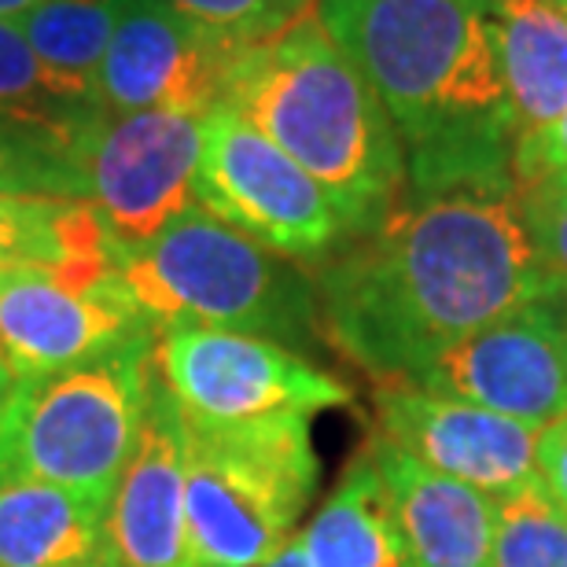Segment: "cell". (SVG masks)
Wrapping results in <instances>:
<instances>
[{"mask_svg": "<svg viewBox=\"0 0 567 567\" xmlns=\"http://www.w3.org/2000/svg\"><path fill=\"white\" fill-rule=\"evenodd\" d=\"M324 339L372 383L416 380L442 350L560 299L516 196L399 203L313 280Z\"/></svg>", "mask_w": 567, "mask_h": 567, "instance_id": "cell-1", "label": "cell"}, {"mask_svg": "<svg viewBox=\"0 0 567 567\" xmlns=\"http://www.w3.org/2000/svg\"><path fill=\"white\" fill-rule=\"evenodd\" d=\"M399 130L413 199L516 196V118L483 0H317Z\"/></svg>", "mask_w": 567, "mask_h": 567, "instance_id": "cell-2", "label": "cell"}, {"mask_svg": "<svg viewBox=\"0 0 567 567\" xmlns=\"http://www.w3.org/2000/svg\"><path fill=\"white\" fill-rule=\"evenodd\" d=\"M221 100L336 199L354 236L399 207L405 185L399 130L317 8L280 38L236 55Z\"/></svg>", "mask_w": 567, "mask_h": 567, "instance_id": "cell-3", "label": "cell"}, {"mask_svg": "<svg viewBox=\"0 0 567 567\" xmlns=\"http://www.w3.org/2000/svg\"><path fill=\"white\" fill-rule=\"evenodd\" d=\"M118 274L158 332L188 324L299 343L317 328L313 284L199 203L122 255Z\"/></svg>", "mask_w": 567, "mask_h": 567, "instance_id": "cell-4", "label": "cell"}, {"mask_svg": "<svg viewBox=\"0 0 567 567\" xmlns=\"http://www.w3.org/2000/svg\"><path fill=\"white\" fill-rule=\"evenodd\" d=\"M155 372L152 332L52 377L19 380L0 416V483H52L100 502L137 450Z\"/></svg>", "mask_w": 567, "mask_h": 567, "instance_id": "cell-5", "label": "cell"}, {"mask_svg": "<svg viewBox=\"0 0 567 567\" xmlns=\"http://www.w3.org/2000/svg\"><path fill=\"white\" fill-rule=\"evenodd\" d=\"M185 431V524L192 567H255L291 538L321 483L310 416Z\"/></svg>", "mask_w": 567, "mask_h": 567, "instance_id": "cell-6", "label": "cell"}, {"mask_svg": "<svg viewBox=\"0 0 567 567\" xmlns=\"http://www.w3.org/2000/svg\"><path fill=\"white\" fill-rule=\"evenodd\" d=\"M192 199L284 258H321L350 236L336 199L225 100L203 115Z\"/></svg>", "mask_w": 567, "mask_h": 567, "instance_id": "cell-7", "label": "cell"}, {"mask_svg": "<svg viewBox=\"0 0 567 567\" xmlns=\"http://www.w3.org/2000/svg\"><path fill=\"white\" fill-rule=\"evenodd\" d=\"M155 372L177 413L210 427L313 416L354 399L343 380L310 365L291 347L225 328H163L155 339Z\"/></svg>", "mask_w": 567, "mask_h": 567, "instance_id": "cell-8", "label": "cell"}, {"mask_svg": "<svg viewBox=\"0 0 567 567\" xmlns=\"http://www.w3.org/2000/svg\"><path fill=\"white\" fill-rule=\"evenodd\" d=\"M71 144L85 174L89 203L100 214L118 258L188 210L196 181L203 115L192 111H111L89 107L71 122Z\"/></svg>", "mask_w": 567, "mask_h": 567, "instance_id": "cell-9", "label": "cell"}, {"mask_svg": "<svg viewBox=\"0 0 567 567\" xmlns=\"http://www.w3.org/2000/svg\"><path fill=\"white\" fill-rule=\"evenodd\" d=\"M155 332L126 280L71 277L60 269H0V365L38 380L85 365Z\"/></svg>", "mask_w": 567, "mask_h": 567, "instance_id": "cell-10", "label": "cell"}, {"mask_svg": "<svg viewBox=\"0 0 567 567\" xmlns=\"http://www.w3.org/2000/svg\"><path fill=\"white\" fill-rule=\"evenodd\" d=\"M564 299L530 302L457 339L410 383L546 431L567 416Z\"/></svg>", "mask_w": 567, "mask_h": 567, "instance_id": "cell-11", "label": "cell"}, {"mask_svg": "<svg viewBox=\"0 0 567 567\" xmlns=\"http://www.w3.org/2000/svg\"><path fill=\"white\" fill-rule=\"evenodd\" d=\"M240 52V44L214 38L163 0H130L89 96L111 115L158 107L207 115Z\"/></svg>", "mask_w": 567, "mask_h": 567, "instance_id": "cell-12", "label": "cell"}, {"mask_svg": "<svg viewBox=\"0 0 567 567\" xmlns=\"http://www.w3.org/2000/svg\"><path fill=\"white\" fill-rule=\"evenodd\" d=\"M377 435L494 502L538 483V427L410 380L377 383Z\"/></svg>", "mask_w": 567, "mask_h": 567, "instance_id": "cell-13", "label": "cell"}, {"mask_svg": "<svg viewBox=\"0 0 567 567\" xmlns=\"http://www.w3.org/2000/svg\"><path fill=\"white\" fill-rule=\"evenodd\" d=\"M107 553L115 567H192L185 524V431L158 372L137 450L107 505Z\"/></svg>", "mask_w": 567, "mask_h": 567, "instance_id": "cell-14", "label": "cell"}, {"mask_svg": "<svg viewBox=\"0 0 567 567\" xmlns=\"http://www.w3.org/2000/svg\"><path fill=\"white\" fill-rule=\"evenodd\" d=\"M399 524L405 567H491L497 502L475 486L431 472L372 431L365 442Z\"/></svg>", "mask_w": 567, "mask_h": 567, "instance_id": "cell-15", "label": "cell"}, {"mask_svg": "<svg viewBox=\"0 0 567 567\" xmlns=\"http://www.w3.org/2000/svg\"><path fill=\"white\" fill-rule=\"evenodd\" d=\"M519 137L567 107V8L560 0H483Z\"/></svg>", "mask_w": 567, "mask_h": 567, "instance_id": "cell-16", "label": "cell"}, {"mask_svg": "<svg viewBox=\"0 0 567 567\" xmlns=\"http://www.w3.org/2000/svg\"><path fill=\"white\" fill-rule=\"evenodd\" d=\"M107 505L52 483H0V567H78L111 557Z\"/></svg>", "mask_w": 567, "mask_h": 567, "instance_id": "cell-17", "label": "cell"}, {"mask_svg": "<svg viewBox=\"0 0 567 567\" xmlns=\"http://www.w3.org/2000/svg\"><path fill=\"white\" fill-rule=\"evenodd\" d=\"M0 269L104 277L118 269V251L93 203L0 192Z\"/></svg>", "mask_w": 567, "mask_h": 567, "instance_id": "cell-18", "label": "cell"}, {"mask_svg": "<svg viewBox=\"0 0 567 567\" xmlns=\"http://www.w3.org/2000/svg\"><path fill=\"white\" fill-rule=\"evenodd\" d=\"M313 567H405L399 524L377 464L361 450L299 535Z\"/></svg>", "mask_w": 567, "mask_h": 567, "instance_id": "cell-19", "label": "cell"}, {"mask_svg": "<svg viewBox=\"0 0 567 567\" xmlns=\"http://www.w3.org/2000/svg\"><path fill=\"white\" fill-rule=\"evenodd\" d=\"M126 4L130 0H38L11 22L52 74L89 89Z\"/></svg>", "mask_w": 567, "mask_h": 567, "instance_id": "cell-20", "label": "cell"}, {"mask_svg": "<svg viewBox=\"0 0 567 567\" xmlns=\"http://www.w3.org/2000/svg\"><path fill=\"white\" fill-rule=\"evenodd\" d=\"M0 192L89 203L71 126H52L41 118L0 111Z\"/></svg>", "mask_w": 567, "mask_h": 567, "instance_id": "cell-21", "label": "cell"}, {"mask_svg": "<svg viewBox=\"0 0 567 567\" xmlns=\"http://www.w3.org/2000/svg\"><path fill=\"white\" fill-rule=\"evenodd\" d=\"M93 104L85 85L52 74L11 19H0V111L71 126Z\"/></svg>", "mask_w": 567, "mask_h": 567, "instance_id": "cell-22", "label": "cell"}, {"mask_svg": "<svg viewBox=\"0 0 567 567\" xmlns=\"http://www.w3.org/2000/svg\"><path fill=\"white\" fill-rule=\"evenodd\" d=\"M491 567H567V516L542 483L497 502Z\"/></svg>", "mask_w": 567, "mask_h": 567, "instance_id": "cell-23", "label": "cell"}, {"mask_svg": "<svg viewBox=\"0 0 567 567\" xmlns=\"http://www.w3.org/2000/svg\"><path fill=\"white\" fill-rule=\"evenodd\" d=\"M214 38L255 49L280 38L302 16H310L317 0H163Z\"/></svg>", "mask_w": 567, "mask_h": 567, "instance_id": "cell-24", "label": "cell"}, {"mask_svg": "<svg viewBox=\"0 0 567 567\" xmlns=\"http://www.w3.org/2000/svg\"><path fill=\"white\" fill-rule=\"evenodd\" d=\"M519 214L535 240L542 266L567 299V181H535L516 188Z\"/></svg>", "mask_w": 567, "mask_h": 567, "instance_id": "cell-25", "label": "cell"}, {"mask_svg": "<svg viewBox=\"0 0 567 567\" xmlns=\"http://www.w3.org/2000/svg\"><path fill=\"white\" fill-rule=\"evenodd\" d=\"M513 174L516 188L535 185V181H567V107L549 126L524 133L516 141Z\"/></svg>", "mask_w": 567, "mask_h": 567, "instance_id": "cell-26", "label": "cell"}, {"mask_svg": "<svg viewBox=\"0 0 567 567\" xmlns=\"http://www.w3.org/2000/svg\"><path fill=\"white\" fill-rule=\"evenodd\" d=\"M538 483L567 516V416L549 424L538 439Z\"/></svg>", "mask_w": 567, "mask_h": 567, "instance_id": "cell-27", "label": "cell"}, {"mask_svg": "<svg viewBox=\"0 0 567 567\" xmlns=\"http://www.w3.org/2000/svg\"><path fill=\"white\" fill-rule=\"evenodd\" d=\"M255 567H313V564H310V557H306L302 542H299V538H288V542H284V546L274 553V557L262 560V564H255Z\"/></svg>", "mask_w": 567, "mask_h": 567, "instance_id": "cell-28", "label": "cell"}, {"mask_svg": "<svg viewBox=\"0 0 567 567\" xmlns=\"http://www.w3.org/2000/svg\"><path fill=\"white\" fill-rule=\"evenodd\" d=\"M16 377H11V372L4 369V365H0V416H4V410H8V399H11V394H16Z\"/></svg>", "mask_w": 567, "mask_h": 567, "instance_id": "cell-29", "label": "cell"}, {"mask_svg": "<svg viewBox=\"0 0 567 567\" xmlns=\"http://www.w3.org/2000/svg\"><path fill=\"white\" fill-rule=\"evenodd\" d=\"M33 4H38V0H0V19H16Z\"/></svg>", "mask_w": 567, "mask_h": 567, "instance_id": "cell-30", "label": "cell"}, {"mask_svg": "<svg viewBox=\"0 0 567 567\" xmlns=\"http://www.w3.org/2000/svg\"><path fill=\"white\" fill-rule=\"evenodd\" d=\"M78 567H115V560L104 557V560H93V564H78Z\"/></svg>", "mask_w": 567, "mask_h": 567, "instance_id": "cell-31", "label": "cell"}, {"mask_svg": "<svg viewBox=\"0 0 567 567\" xmlns=\"http://www.w3.org/2000/svg\"><path fill=\"white\" fill-rule=\"evenodd\" d=\"M564 354H567V336H564Z\"/></svg>", "mask_w": 567, "mask_h": 567, "instance_id": "cell-32", "label": "cell"}, {"mask_svg": "<svg viewBox=\"0 0 567 567\" xmlns=\"http://www.w3.org/2000/svg\"><path fill=\"white\" fill-rule=\"evenodd\" d=\"M560 4H564V8H567V0H560Z\"/></svg>", "mask_w": 567, "mask_h": 567, "instance_id": "cell-33", "label": "cell"}]
</instances>
